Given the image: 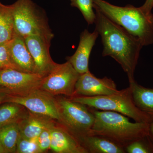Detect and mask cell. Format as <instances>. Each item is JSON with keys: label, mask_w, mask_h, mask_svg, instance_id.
Listing matches in <instances>:
<instances>
[{"label": "cell", "mask_w": 153, "mask_h": 153, "mask_svg": "<svg viewBox=\"0 0 153 153\" xmlns=\"http://www.w3.org/2000/svg\"><path fill=\"white\" fill-rule=\"evenodd\" d=\"M88 153H125L124 148L111 141L99 136L88 135L78 138Z\"/></svg>", "instance_id": "16"}, {"label": "cell", "mask_w": 153, "mask_h": 153, "mask_svg": "<svg viewBox=\"0 0 153 153\" xmlns=\"http://www.w3.org/2000/svg\"><path fill=\"white\" fill-rule=\"evenodd\" d=\"M20 135L19 123L10 124L0 128V145L7 153H16Z\"/></svg>", "instance_id": "20"}, {"label": "cell", "mask_w": 153, "mask_h": 153, "mask_svg": "<svg viewBox=\"0 0 153 153\" xmlns=\"http://www.w3.org/2000/svg\"><path fill=\"white\" fill-rule=\"evenodd\" d=\"M129 86L136 106L153 122V88L143 86L135 80L130 82Z\"/></svg>", "instance_id": "17"}, {"label": "cell", "mask_w": 153, "mask_h": 153, "mask_svg": "<svg viewBox=\"0 0 153 153\" xmlns=\"http://www.w3.org/2000/svg\"><path fill=\"white\" fill-rule=\"evenodd\" d=\"M24 107L12 102H6L0 107V128L10 124L19 123L27 115Z\"/></svg>", "instance_id": "19"}, {"label": "cell", "mask_w": 153, "mask_h": 153, "mask_svg": "<svg viewBox=\"0 0 153 153\" xmlns=\"http://www.w3.org/2000/svg\"><path fill=\"white\" fill-rule=\"evenodd\" d=\"M8 94L4 91H0V104L4 102L5 99L7 96Z\"/></svg>", "instance_id": "28"}, {"label": "cell", "mask_w": 153, "mask_h": 153, "mask_svg": "<svg viewBox=\"0 0 153 153\" xmlns=\"http://www.w3.org/2000/svg\"><path fill=\"white\" fill-rule=\"evenodd\" d=\"M54 126L50 127L45 129L37 137L38 146L43 153L50 149L51 143V130Z\"/></svg>", "instance_id": "25"}, {"label": "cell", "mask_w": 153, "mask_h": 153, "mask_svg": "<svg viewBox=\"0 0 153 153\" xmlns=\"http://www.w3.org/2000/svg\"><path fill=\"white\" fill-rule=\"evenodd\" d=\"M25 38L38 74L45 77L57 64L52 60L49 52L52 38L37 35H31Z\"/></svg>", "instance_id": "10"}, {"label": "cell", "mask_w": 153, "mask_h": 153, "mask_svg": "<svg viewBox=\"0 0 153 153\" xmlns=\"http://www.w3.org/2000/svg\"><path fill=\"white\" fill-rule=\"evenodd\" d=\"M118 91L115 82L111 78L107 76L97 78L89 71L79 75L75 85L74 96L108 95L116 93Z\"/></svg>", "instance_id": "11"}, {"label": "cell", "mask_w": 153, "mask_h": 153, "mask_svg": "<svg viewBox=\"0 0 153 153\" xmlns=\"http://www.w3.org/2000/svg\"><path fill=\"white\" fill-rule=\"evenodd\" d=\"M124 149L128 153H153V143L149 136H146L132 142Z\"/></svg>", "instance_id": "22"}, {"label": "cell", "mask_w": 153, "mask_h": 153, "mask_svg": "<svg viewBox=\"0 0 153 153\" xmlns=\"http://www.w3.org/2000/svg\"><path fill=\"white\" fill-rule=\"evenodd\" d=\"M61 122L77 139L90 134L95 120L91 108L70 98L62 97L57 100Z\"/></svg>", "instance_id": "6"}, {"label": "cell", "mask_w": 153, "mask_h": 153, "mask_svg": "<svg viewBox=\"0 0 153 153\" xmlns=\"http://www.w3.org/2000/svg\"><path fill=\"white\" fill-rule=\"evenodd\" d=\"M98 36L95 30L91 33L87 30H84L80 35L79 45L76 52L72 56L66 58L67 61L71 63L79 74L89 71V57Z\"/></svg>", "instance_id": "12"}, {"label": "cell", "mask_w": 153, "mask_h": 153, "mask_svg": "<svg viewBox=\"0 0 153 153\" xmlns=\"http://www.w3.org/2000/svg\"><path fill=\"white\" fill-rule=\"evenodd\" d=\"M11 5L17 34L24 38L37 35L53 39L54 35L43 9L32 0H17Z\"/></svg>", "instance_id": "5"}, {"label": "cell", "mask_w": 153, "mask_h": 153, "mask_svg": "<svg viewBox=\"0 0 153 153\" xmlns=\"http://www.w3.org/2000/svg\"><path fill=\"white\" fill-rule=\"evenodd\" d=\"M40 88L20 94H8L4 102L21 105L32 113L61 122L57 100Z\"/></svg>", "instance_id": "7"}, {"label": "cell", "mask_w": 153, "mask_h": 153, "mask_svg": "<svg viewBox=\"0 0 153 153\" xmlns=\"http://www.w3.org/2000/svg\"><path fill=\"white\" fill-rule=\"evenodd\" d=\"M140 8L147 16H153L152 11L153 8V0H146L144 4Z\"/></svg>", "instance_id": "26"}, {"label": "cell", "mask_w": 153, "mask_h": 153, "mask_svg": "<svg viewBox=\"0 0 153 153\" xmlns=\"http://www.w3.org/2000/svg\"><path fill=\"white\" fill-rule=\"evenodd\" d=\"M51 120L32 113L27 114L19 123L20 135L26 138H37L45 129L54 126Z\"/></svg>", "instance_id": "15"}, {"label": "cell", "mask_w": 153, "mask_h": 153, "mask_svg": "<svg viewBox=\"0 0 153 153\" xmlns=\"http://www.w3.org/2000/svg\"><path fill=\"white\" fill-rule=\"evenodd\" d=\"M80 74L68 61L62 64L57 63L44 77L40 88L52 96L64 95L72 97Z\"/></svg>", "instance_id": "8"}, {"label": "cell", "mask_w": 153, "mask_h": 153, "mask_svg": "<svg viewBox=\"0 0 153 153\" xmlns=\"http://www.w3.org/2000/svg\"><path fill=\"white\" fill-rule=\"evenodd\" d=\"M8 44L11 58L19 71L38 74L36 64L24 37L16 32L13 38L8 42Z\"/></svg>", "instance_id": "13"}, {"label": "cell", "mask_w": 153, "mask_h": 153, "mask_svg": "<svg viewBox=\"0 0 153 153\" xmlns=\"http://www.w3.org/2000/svg\"><path fill=\"white\" fill-rule=\"evenodd\" d=\"M44 76L10 68L0 70V88L10 94H20L40 88Z\"/></svg>", "instance_id": "9"}, {"label": "cell", "mask_w": 153, "mask_h": 153, "mask_svg": "<svg viewBox=\"0 0 153 153\" xmlns=\"http://www.w3.org/2000/svg\"><path fill=\"white\" fill-rule=\"evenodd\" d=\"M16 33L12 5L0 2V44L10 41Z\"/></svg>", "instance_id": "18"}, {"label": "cell", "mask_w": 153, "mask_h": 153, "mask_svg": "<svg viewBox=\"0 0 153 153\" xmlns=\"http://www.w3.org/2000/svg\"><path fill=\"white\" fill-rule=\"evenodd\" d=\"M91 109L95 120L89 135L103 137L124 149L134 141L149 135V123H132L121 114Z\"/></svg>", "instance_id": "2"}, {"label": "cell", "mask_w": 153, "mask_h": 153, "mask_svg": "<svg viewBox=\"0 0 153 153\" xmlns=\"http://www.w3.org/2000/svg\"><path fill=\"white\" fill-rule=\"evenodd\" d=\"M69 98L92 109L121 114L137 122L149 123L151 122L149 118L142 112L134 103L129 86L108 95L97 97L75 95Z\"/></svg>", "instance_id": "4"}, {"label": "cell", "mask_w": 153, "mask_h": 153, "mask_svg": "<svg viewBox=\"0 0 153 153\" xmlns=\"http://www.w3.org/2000/svg\"><path fill=\"white\" fill-rule=\"evenodd\" d=\"M94 9L95 30L101 36L103 46L102 56L113 58L127 74L129 83L133 82L140 52L143 46L138 38Z\"/></svg>", "instance_id": "1"}, {"label": "cell", "mask_w": 153, "mask_h": 153, "mask_svg": "<svg viewBox=\"0 0 153 153\" xmlns=\"http://www.w3.org/2000/svg\"><path fill=\"white\" fill-rule=\"evenodd\" d=\"M6 68H13L19 71L11 58L8 43L0 44V70Z\"/></svg>", "instance_id": "24"}, {"label": "cell", "mask_w": 153, "mask_h": 153, "mask_svg": "<svg viewBox=\"0 0 153 153\" xmlns=\"http://www.w3.org/2000/svg\"><path fill=\"white\" fill-rule=\"evenodd\" d=\"M149 136L153 143V122L149 123Z\"/></svg>", "instance_id": "27"}, {"label": "cell", "mask_w": 153, "mask_h": 153, "mask_svg": "<svg viewBox=\"0 0 153 153\" xmlns=\"http://www.w3.org/2000/svg\"><path fill=\"white\" fill-rule=\"evenodd\" d=\"M17 153H43L39 148L37 138H26L21 135L17 145Z\"/></svg>", "instance_id": "23"}, {"label": "cell", "mask_w": 153, "mask_h": 153, "mask_svg": "<svg viewBox=\"0 0 153 153\" xmlns=\"http://www.w3.org/2000/svg\"><path fill=\"white\" fill-rule=\"evenodd\" d=\"M94 9L138 38L143 46L153 44V16H149L140 7L128 4L114 5L104 0H94Z\"/></svg>", "instance_id": "3"}, {"label": "cell", "mask_w": 153, "mask_h": 153, "mask_svg": "<svg viewBox=\"0 0 153 153\" xmlns=\"http://www.w3.org/2000/svg\"><path fill=\"white\" fill-rule=\"evenodd\" d=\"M50 149L57 153H88L71 132L53 127Z\"/></svg>", "instance_id": "14"}, {"label": "cell", "mask_w": 153, "mask_h": 153, "mask_svg": "<svg viewBox=\"0 0 153 153\" xmlns=\"http://www.w3.org/2000/svg\"><path fill=\"white\" fill-rule=\"evenodd\" d=\"M71 6L77 8L81 12L88 25H93L96 15L94 11V0H70Z\"/></svg>", "instance_id": "21"}, {"label": "cell", "mask_w": 153, "mask_h": 153, "mask_svg": "<svg viewBox=\"0 0 153 153\" xmlns=\"http://www.w3.org/2000/svg\"><path fill=\"white\" fill-rule=\"evenodd\" d=\"M0 153H7L5 150L0 145Z\"/></svg>", "instance_id": "29"}]
</instances>
